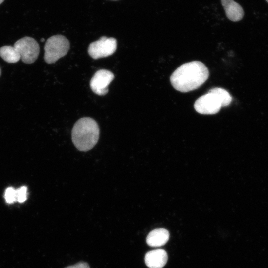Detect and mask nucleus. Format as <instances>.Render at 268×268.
I'll use <instances>...</instances> for the list:
<instances>
[{"instance_id":"1","label":"nucleus","mask_w":268,"mask_h":268,"mask_svg":"<svg viewBox=\"0 0 268 268\" xmlns=\"http://www.w3.org/2000/svg\"><path fill=\"white\" fill-rule=\"evenodd\" d=\"M206 66L200 61L185 63L172 74L170 81L173 87L181 92H188L201 86L209 77Z\"/></svg>"},{"instance_id":"2","label":"nucleus","mask_w":268,"mask_h":268,"mask_svg":"<svg viewBox=\"0 0 268 268\" xmlns=\"http://www.w3.org/2000/svg\"><path fill=\"white\" fill-rule=\"evenodd\" d=\"M71 136L72 142L78 150L87 151L93 148L98 141V125L91 118H80L72 128Z\"/></svg>"},{"instance_id":"3","label":"nucleus","mask_w":268,"mask_h":268,"mask_svg":"<svg viewBox=\"0 0 268 268\" xmlns=\"http://www.w3.org/2000/svg\"><path fill=\"white\" fill-rule=\"evenodd\" d=\"M70 44L68 39L61 35L49 38L44 46V60L48 64L55 63L68 51Z\"/></svg>"},{"instance_id":"4","label":"nucleus","mask_w":268,"mask_h":268,"mask_svg":"<svg viewBox=\"0 0 268 268\" xmlns=\"http://www.w3.org/2000/svg\"><path fill=\"white\" fill-rule=\"evenodd\" d=\"M18 51L23 62L34 63L37 59L40 47L38 42L30 37H24L17 41L13 46Z\"/></svg>"},{"instance_id":"5","label":"nucleus","mask_w":268,"mask_h":268,"mask_svg":"<svg viewBox=\"0 0 268 268\" xmlns=\"http://www.w3.org/2000/svg\"><path fill=\"white\" fill-rule=\"evenodd\" d=\"M117 48V41L112 37H101L89 45L88 52L94 59L108 57L113 54Z\"/></svg>"},{"instance_id":"6","label":"nucleus","mask_w":268,"mask_h":268,"mask_svg":"<svg viewBox=\"0 0 268 268\" xmlns=\"http://www.w3.org/2000/svg\"><path fill=\"white\" fill-rule=\"evenodd\" d=\"M221 107V103L218 98L209 91L199 97L194 103L195 110L201 114H216L219 111Z\"/></svg>"},{"instance_id":"7","label":"nucleus","mask_w":268,"mask_h":268,"mask_svg":"<svg viewBox=\"0 0 268 268\" xmlns=\"http://www.w3.org/2000/svg\"><path fill=\"white\" fill-rule=\"evenodd\" d=\"M114 78V74L106 69H100L92 77L90 85L92 90L99 95H104L108 91V85Z\"/></svg>"},{"instance_id":"8","label":"nucleus","mask_w":268,"mask_h":268,"mask_svg":"<svg viewBox=\"0 0 268 268\" xmlns=\"http://www.w3.org/2000/svg\"><path fill=\"white\" fill-rule=\"evenodd\" d=\"M168 259L167 252L162 249H157L147 252L144 260L146 266L149 268H162Z\"/></svg>"},{"instance_id":"9","label":"nucleus","mask_w":268,"mask_h":268,"mask_svg":"<svg viewBox=\"0 0 268 268\" xmlns=\"http://www.w3.org/2000/svg\"><path fill=\"white\" fill-rule=\"evenodd\" d=\"M221 2L229 19L236 22L243 18L244 12L239 4L233 0H221Z\"/></svg>"},{"instance_id":"10","label":"nucleus","mask_w":268,"mask_h":268,"mask_svg":"<svg viewBox=\"0 0 268 268\" xmlns=\"http://www.w3.org/2000/svg\"><path fill=\"white\" fill-rule=\"evenodd\" d=\"M169 238V233L165 228H157L150 231L146 237L147 244L152 247L165 245Z\"/></svg>"},{"instance_id":"11","label":"nucleus","mask_w":268,"mask_h":268,"mask_svg":"<svg viewBox=\"0 0 268 268\" xmlns=\"http://www.w3.org/2000/svg\"><path fill=\"white\" fill-rule=\"evenodd\" d=\"M0 56L6 62L15 63L21 59L17 49L11 46H4L0 48Z\"/></svg>"},{"instance_id":"12","label":"nucleus","mask_w":268,"mask_h":268,"mask_svg":"<svg viewBox=\"0 0 268 268\" xmlns=\"http://www.w3.org/2000/svg\"><path fill=\"white\" fill-rule=\"evenodd\" d=\"M209 92L214 93L220 100L222 107L228 106L231 102L232 97L229 92L219 87H215L211 89Z\"/></svg>"},{"instance_id":"13","label":"nucleus","mask_w":268,"mask_h":268,"mask_svg":"<svg viewBox=\"0 0 268 268\" xmlns=\"http://www.w3.org/2000/svg\"><path fill=\"white\" fill-rule=\"evenodd\" d=\"M4 198L8 204H12L17 201L16 190L12 187L7 188L5 191Z\"/></svg>"},{"instance_id":"14","label":"nucleus","mask_w":268,"mask_h":268,"mask_svg":"<svg viewBox=\"0 0 268 268\" xmlns=\"http://www.w3.org/2000/svg\"><path fill=\"white\" fill-rule=\"evenodd\" d=\"M27 198V188L25 186H22L16 189V198L17 201L19 203L24 202Z\"/></svg>"},{"instance_id":"15","label":"nucleus","mask_w":268,"mask_h":268,"mask_svg":"<svg viewBox=\"0 0 268 268\" xmlns=\"http://www.w3.org/2000/svg\"><path fill=\"white\" fill-rule=\"evenodd\" d=\"M65 268H90V267L87 263L81 262Z\"/></svg>"},{"instance_id":"16","label":"nucleus","mask_w":268,"mask_h":268,"mask_svg":"<svg viewBox=\"0 0 268 268\" xmlns=\"http://www.w3.org/2000/svg\"><path fill=\"white\" fill-rule=\"evenodd\" d=\"M4 0H0V4L2 3Z\"/></svg>"},{"instance_id":"17","label":"nucleus","mask_w":268,"mask_h":268,"mask_svg":"<svg viewBox=\"0 0 268 268\" xmlns=\"http://www.w3.org/2000/svg\"><path fill=\"white\" fill-rule=\"evenodd\" d=\"M41 41H44V39H41Z\"/></svg>"},{"instance_id":"18","label":"nucleus","mask_w":268,"mask_h":268,"mask_svg":"<svg viewBox=\"0 0 268 268\" xmlns=\"http://www.w3.org/2000/svg\"><path fill=\"white\" fill-rule=\"evenodd\" d=\"M110 0L116 1V0Z\"/></svg>"},{"instance_id":"19","label":"nucleus","mask_w":268,"mask_h":268,"mask_svg":"<svg viewBox=\"0 0 268 268\" xmlns=\"http://www.w3.org/2000/svg\"><path fill=\"white\" fill-rule=\"evenodd\" d=\"M266 1L268 3V0H266Z\"/></svg>"},{"instance_id":"20","label":"nucleus","mask_w":268,"mask_h":268,"mask_svg":"<svg viewBox=\"0 0 268 268\" xmlns=\"http://www.w3.org/2000/svg\"><path fill=\"white\" fill-rule=\"evenodd\" d=\"M0 73H1V71H0Z\"/></svg>"}]
</instances>
